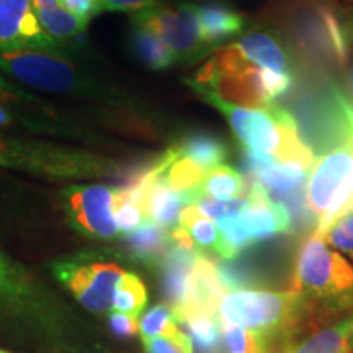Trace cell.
Returning <instances> with one entry per match:
<instances>
[{
	"label": "cell",
	"mask_w": 353,
	"mask_h": 353,
	"mask_svg": "<svg viewBox=\"0 0 353 353\" xmlns=\"http://www.w3.org/2000/svg\"><path fill=\"white\" fill-rule=\"evenodd\" d=\"M68 312L50 286L0 245V339L56 352L65 343Z\"/></svg>",
	"instance_id": "obj_1"
},
{
	"label": "cell",
	"mask_w": 353,
	"mask_h": 353,
	"mask_svg": "<svg viewBox=\"0 0 353 353\" xmlns=\"http://www.w3.org/2000/svg\"><path fill=\"white\" fill-rule=\"evenodd\" d=\"M293 291L301 311L329 324L353 312V263L312 234L299 247L293 268Z\"/></svg>",
	"instance_id": "obj_2"
},
{
	"label": "cell",
	"mask_w": 353,
	"mask_h": 353,
	"mask_svg": "<svg viewBox=\"0 0 353 353\" xmlns=\"http://www.w3.org/2000/svg\"><path fill=\"white\" fill-rule=\"evenodd\" d=\"M0 169L51 180L121 175L120 165L95 154L0 131Z\"/></svg>",
	"instance_id": "obj_3"
},
{
	"label": "cell",
	"mask_w": 353,
	"mask_h": 353,
	"mask_svg": "<svg viewBox=\"0 0 353 353\" xmlns=\"http://www.w3.org/2000/svg\"><path fill=\"white\" fill-rule=\"evenodd\" d=\"M301 299L291 291L242 290L221 299L218 316L229 324L252 330L263 348L281 345L298 319Z\"/></svg>",
	"instance_id": "obj_4"
},
{
	"label": "cell",
	"mask_w": 353,
	"mask_h": 353,
	"mask_svg": "<svg viewBox=\"0 0 353 353\" xmlns=\"http://www.w3.org/2000/svg\"><path fill=\"white\" fill-rule=\"evenodd\" d=\"M0 70L34 90L87 97L100 94L94 81L59 52L0 51Z\"/></svg>",
	"instance_id": "obj_5"
},
{
	"label": "cell",
	"mask_w": 353,
	"mask_h": 353,
	"mask_svg": "<svg viewBox=\"0 0 353 353\" xmlns=\"http://www.w3.org/2000/svg\"><path fill=\"white\" fill-rule=\"evenodd\" d=\"M52 273L88 312L107 314L113 311L114 293L125 270L112 262L79 257L54 262Z\"/></svg>",
	"instance_id": "obj_6"
},
{
	"label": "cell",
	"mask_w": 353,
	"mask_h": 353,
	"mask_svg": "<svg viewBox=\"0 0 353 353\" xmlns=\"http://www.w3.org/2000/svg\"><path fill=\"white\" fill-rule=\"evenodd\" d=\"M132 23L143 25L157 34L175 52L179 63L200 59L211 50L203 39L196 6L192 3L145 8L134 13Z\"/></svg>",
	"instance_id": "obj_7"
},
{
	"label": "cell",
	"mask_w": 353,
	"mask_h": 353,
	"mask_svg": "<svg viewBox=\"0 0 353 353\" xmlns=\"http://www.w3.org/2000/svg\"><path fill=\"white\" fill-rule=\"evenodd\" d=\"M114 188L108 185H69L61 192V203L68 223L77 232L95 239L120 236L113 219Z\"/></svg>",
	"instance_id": "obj_8"
},
{
	"label": "cell",
	"mask_w": 353,
	"mask_h": 353,
	"mask_svg": "<svg viewBox=\"0 0 353 353\" xmlns=\"http://www.w3.org/2000/svg\"><path fill=\"white\" fill-rule=\"evenodd\" d=\"M52 51L56 43L39 25L32 0H0V51Z\"/></svg>",
	"instance_id": "obj_9"
},
{
	"label": "cell",
	"mask_w": 353,
	"mask_h": 353,
	"mask_svg": "<svg viewBox=\"0 0 353 353\" xmlns=\"http://www.w3.org/2000/svg\"><path fill=\"white\" fill-rule=\"evenodd\" d=\"M294 33L304 51L332 56L339 61L345 59L347 34L332 13L324 8L304 7V10H299L294 21Z\"/></svg>",
	"instance_id": "obj_10"
},
{
	"label": "cell",
	"mask_w": 353,
	"mask_h": 353,
	"mask_svg": "<svg viewBox=\"0 0 353 353\" xmlns=\"http://www.w3.org/2000/svg\"><path fill=\"white\" fill-rule=\"evenodd\" d=\"M226 294L228 291L221 283L218 270H216V262L201 254L188 276L183 304L174 311L176 322L180 324L183 317L192 314H218L221 299Z\"/></svg>",
	"instance_id": "obj_11"
},
{
	"label": "cell",
	"mask_w": 353,
	"mask_h": 353,
	"mask_svg": "<svg viewBox=\"0 0 353 353\" xmlns=\"http://www.w3.org/2000/svg\"><path fill=\"white\" fill-rule=\"evenodd\" d=\"M353 312L319 327L298 329L281 343L285 353H343L350 350Z\"/></svg>",
	"instance_id": "obj_12"
},
{
	"label": "cell",
	"mask_w": 353,
	"mask_h": 353,
	"mask_svg": "<svg viewBox=\"0 0 353 353\" xmlns=\"http://www.w3.org/2000/svg\"><path fill=\"white\" fill-rule=\"evenodd\" d=\"M200 255V249H185L170 242L165 255L161 259L162 290H164L167 304L174 311L183 304L188 276Z\"/></svg>",
	"instance_id": "obj_13"
},
{
	"label": "cell",
	"mask_w": 353,
	"mask_h": 353,
	"mask_svg": "<svg viewBox=\"0 0 353 353\" xmlns=\"http://www.w3.org/2000/svg\"><path fill=\"white\" fill-rule=\"evenodd\" d=\"M232 44L249 63L259 65V68L275 70V72L293 74L291 72V68H293L291 57L280 39H276L272 33L262 32V30L250 32Z\"/></svg>",
	"instance_id": "obj_14"
},
{
	"label": "cell",
	"mask_w": 353,
	"mask_h": 353,
	"mask_svg": "<svg viewBox=\"0 0 353 353\" xmlns=\"http://www.w3.org/2000/svg\"><path fill=\"white\" fill-rule=\"evenodd\" d=\"M196 15L200 20L203 39L210 48L236 38L244 28V19L223 3L210 2L196 6Z\"/></svg>",
	"instance_id": "obj_15"
},
{
	"label": "cell",
	"mask_w": 353,
	"mask_h": 353,
	"mask_svg": "<svg viewBox=\"0 0 353 353\" xmlns=\"http://www.w3.org/2000/svg\"><path fill=\"white\" fill-rule=\"evenodd\" d=\"M30 221L28 192L0 175V237L17 234Z\"/></svg>",
	"instance_id": "obj_16"
},
{
	"label": "cell",
	"mask_w": 353,
	"mask_h": 353,
	"mask_svg": "<svg viewBox=\"0 0 353 353\" xmlns=\"http://www.w3.org/2000/svg\"><path fill=\"white\" fill-rule=\"evenodd\" d=\"M126 250L134 260L143 263L161 262L169 249V231L152 221H144L134 231L125 236Z\"/></svg>",
	"instance_id": "obj_17"
},
{
	"label": "cell",
	"mask_w": 353,
	"mask_h": 353,
	"mask_svg": "<svg viewBox=\"0 0 353 353\" xmlns=\"http://www.w3.org/2000/svg\"><path fill=\"white\" fill-rule=\"evenodd\" d=\"M131 48L141 63L152 70L167 69L179 63L175 52L157 34L143 25L132 23Z\"/></svg>",
	"instance_id": "obj_18"
},
{
	"label": "cell",
	"mask_w": 353,
	"mask_h": 353,
	"mask_svg": "<svg viewBox=\"0 0 353 353\" xmlns=\"http://www.w3.org/2000/svg\"><path fill=\"white\" fill-rule=\"evenodd\" d=\"M180 156L192 159L205 170L213 169L226 159L228 149L221 139L208 132H192L185 138L172 145Z\"/></svg>",
	"instance_id": "obj_19"
},
{
	"label": "cell",
	"mask_w": 353,
	"mask_h": 353,
	"mask_svg": "<svg viewBox=\"0 0 353 353\" xmlns=\"http://www.w3.org/2000/svg\"><path fill=\"white\" fill-rule=\"evenodd\" d=\"M307 175L309 169L296 162H275L260 170L250 179V182H255L267 193L275 195V193H288L304 187Z\"/></svg>",
	"instance_id": "obj_20"
},
{
	"label": "cell",
	"mask_w": 353,
	"mask_h": 353,
	"mask_svg": "<svg viewBox=\"0 0 353 353\" xmlns=\"http://www.w3.org/2000/svg\"><path fill=\"white\" fill-rule=\"evenodd\" d=\"M247 183L239 172L229 165H216L206 172L195 188L196 195H205L218 200H231L245 193Z\"/></svg>",
	"instance_id": "obj_21"
},
{
	"label": "cell",
	"mask_w": 353,
	"mask_h": 353,
	"mask_svg": "<svg viewBox=\"0 0 353 353\" xmlns=\"http://www.w3.org/2000/svg\"><path fill=\"white\" fill-rule=\"evenodd\" d=\"M180 324L187 329L192 345L195 343L198 353H221L219 316L192 314L183 317Z\"/></svg>",
	"instance_id": "obj_22"
},
{
	"label": "cell",
	"mask_w": 353,
	"mask_h": 353,
	"mask_svg": "<svg viewBox=\"0 0 353 353\" xmlns=\"http://www.w3.org/2000/svg\"><path fill=\"white\" fill-rule=\"evenodd\" d=\"M41 28L56 43L65 39H76L87 30L88 21L79 19L64 7L52 8V10H34Z\"/></svg>",
	"instance_id": "obj_23"
},
{
	"label": "cell",
	"mask_w": 353,
	"mask_h": 353,
	"mask_svg": "<svg viewBox=\"0 0 353 353\" xmlns=\"http://www.w3.org/2000/svg\"><path fill=\"white\" fill-rule=\"evenodd\" d=\"M179 226L187 229V232L201 249L221 252V234L213 221L206 219L195 205H188L179 216Z\"/></svg>",
	"instance_id": "obj_24"
},
{
	"label": "cell",
	"mask_w": 353,
	"mask_h": 353,
	"mask_svg": "<svg viewBox=\"0 0 353 353\" xmlns=\"http://www.w3.org/2000/svg\"><path fill=\"white\" fill-rule=\"evenodd\" d=\"M148 306V290L144 281L134 273H123L117 293H114L113 309L118 312L139 317Z\"/></svg>",
	"instance_id": "obj_25"
},
{
	"label": "cell",
	"mask_w": 353,
	"mask_h": 353,
	"mask_svg": "<svg viewBox=\"0 0 353 353\" xmlns=\"http://www.w3.org/2000/svg\"><path fill=\"white\" fill-rule=\"evenodd\" d=\"M176 317L174 309L169 304H157L143 316L139 321L141 339L151 337H174L180 332L176 327Z\"/></svg>",
	"instance_id": "obj_26"
},
{
	"label": "cell",
	"mask_w": 353,
	"mask_h": 353,
	"mask_svg": "<svg viewBox=\"0 0 353 353\" xmlns=\"http://www.w3.org/2000/svg\"><path fill=\"white\" fill-rule=\"evenodd\" d=\"M0 105L3 107L21 110V112H46L50 110L41 99L26 90L19 82L8 81L0 74Z\"/></svg>",
	"instance_id": "obj_27"
},
{
	"label": "cell",
	"mask_w": 353,
	"mask_h": 353,
	"mask_svg": "<svg viewBox=\"0 0 353 353\" xmlns=\"http://www.w3.org/2000/svg\"><path fill=\"white\" fill-rule=\"evenodd\" d=\"M193 205L196 206L203 216H208V218H213L216 223H219V221L234 218V216L244 213L247 206H249V198L244 195L231 198V200H218V198L196 195Z\"/></svg>",
	"instance_id": "obj_28"
},
{
	"label": "cell",
	"mask_w": 353,
	"mask_h": 353,
	"mask_svg": "<svg viewBox=\"0 0 353 353\" xmlns=\"http://www.w3.org/2000/svg\"><path fill=\"white\" fill-rule=\"evenodd\" d=\"M321 237L337 252L347 255L353 263V206L334 219Z\"/></svg>",
	"instance_id": "obj_29"
},
{
	"label": "cell",
	"mask_w": 353,
	"mask_h": 353,
	"mask_svg": "<svg viewBox=\"0 0 353 353\" xmlns=\"http://www.w3.org/2000/svg\"><path fill=\"white\" fill-rule=\"evenodd\" d=\"M221 337L224 339L228 353H263L257 334L252 330L239 327L236 324H229L219 317Z\"/></svg>",
	"instance_id": "obj_30"
},
{
	"label": "cell",
	"mask_w": 353,
	"mask_h": 353,
	"mask_svg": "<svg viewBox=\"0 0 353 353\" xmlns=\"http://www.w3.org/2000/svg\"><path fill=\"white\" fill-rule=\"evenodd\" d=\"M232 260H221L216 262V270H218L219 280L226 291H242L255 285V276L249 268L239 262Z\"/></svg>",
	"instance_id": "obj_31"
},
{
	"label": "cell",
	"mask_w": 353,
	"mask_h": 353,
	"mask_svg": "<svg viewBox=\"0 0 353 353\" xmlns=\"http://www.w3.org/2000/svg\"><path fill=\"white\" fill-rule=\"evenodd\" d=\"M145 353H193L192 341L180 330L174 337L143 339Z\"/></svg>",
	"instance_id": "obj_32"
},
{
	"label": "cell",
	"mask_w": 353,
	"mask_h": 353,
	"mask_svg": "<svg viewBox=\"0 0 353 353\" xmlns=\"http://www.w3.org/2000/svg\"><path fill=\"white\" fill-rule=\"evenodd\" d=\"M108 324L112 332L120 339H131L139 332V317L114 311L108 316Z\"/></svg>",
	"instance_id": "obj_33"
},
{
	"label": "cell",
	"mask_w": 353,
	"mask_h": 353,
	"mask_svg": "<svg viewBox=\"0 0 353 353\" xmlns=\"http://www.w3.org/2000/svg\"><path fill=\"white\" fill-rule=\"evenodd\" d=\"M59 2L61 7L85 21H90L97 13L101 12L99 0H59Z\"/></svg>",
	"instance_id": "obj_34"
},
{
	"label": "cell",
	"mask_w": 353,
	"mask_h": 353,
	"mask_svg": "<svg viewBox=\"0 0 353 353\" xmlns=\"http://www.w3.org/2000/svg\"><path fill=\"white\" fill-rule=\"evenodd\" d=\"M157 6V0H100L101 12H141Z\"/></svg>",
	"instance_id": "obj_35"
},
{
	"label": "cell",
	"mask_w": 353,
	"mask_h": 353,
	"mask_svg": "<svg viewBox=\"0 0 353 353\" xmlns=\"http://www.w3.org/2000/svg\"><path fill=\"white\" fill-rule=\"evenodd\" d=\"M34 10H52V8L61 7L59 0H32Z\"/></svg>",
	"instance_id": "obj_36"
},
{
	"label": "cell",
	"mask_w": 353,
	"mask_h": 353,
	"mask_svg": "<svg viewBox=\"0 0 353 353\" xmlns=\"http://www.w3.org/2000/svg\"><path fill=\"white\" fill-rule=\"evenodd\" d=\"M347 82H348V90H350V99L353 101V64L348 68V74H347Z\"/></svg>",
	"instance_id": "obj_37"
},
{
	"label": "cell",
	"mask_w": 353,
	"mask_h": 353,
	"mask_svg": "<svg viewBox=\"0 0 353 353\" xmlns=\"http://www.w3.org/2000/svg\"><path fill=\"white\" fill-rule=\"evenodd\" d=\"M347 37L353 39V12H352L350 19H348V23H347Z\"/></svg>",
	"instance_id": "obj_38"
},
{
	"label": "cell",
	"mask_w": 353,
	"mask_h": 353,
	"mask_svg": "<svg viewBox=\"0 0 353 353\" xmlns=\"http://www.w3.org/2000/svg\"><path fill=\"white\" fill-rule=\"evenodd\" d=\"M263 353H285V350L280 347H268V348H265Z\"/></svg>",
	"instance_id": "obj_39"
},
{
	"label": "cell",
	"mask_w": 353,
	"mask_h": 353,
	"mask_svg": "<svg viewBox=\"0 0 353 353\" xmlns=\"http://www.w3.org/2000/svg\"><path fill=\"white\" fill-rule=\"evenodd\" d=\"M348 343H350V350H353V329L350 332V339H348Z\"/></svg>",
	"instance_id": "obj_40"
},
{
	"label": "cell",
	"mask_w": 353,
	"mask_h": 353,
	"mask_svg": "<svg viewBox=\"0 0 353 353\" xmlns=\"http://www.w3.org/2000/svg\"><path fill=\"white\" fill-rule=\"evenodd\" d=\"M0 353H10V352H7V350H2V348H0Z\"/></svg>",
	"instance_id": "obj_41"
},
{
	"label": "cell",
	"mask_w": 353,
	"mask_h": 353,
	"mask_svg": "<svg viewBox=\"0 0 353 353\" xmlns=\"http://www.w3.org/2000/svg\"><path fill=\"white\" fill-rule=\"evenodd\" d=\"M343 353H353V350H347V352H343Z\"/></svg>",
	"instance_id": "obj_42"
},
{
	"label": "cell",
	"mask_w": 353,
	"mask_h": 353,
	"mask_svg": "<svg viewBox=\"0 0 353 353\" xmlns=\"http://www.w3.org/2000/svg\"><path fill=\"white\" fill-rule=\"evenodd\" d=\"M99 2H100V0H99Z\"/></svg>",
	"instance_id": "obj_43"
}]
</instances>
